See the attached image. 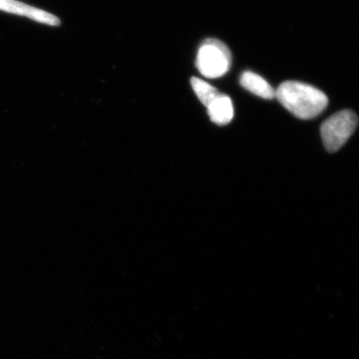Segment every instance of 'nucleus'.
Returning a JSON list of instances; mask_svg holds the SVG:
<instances>
[{
    "instance_id": "obj_7",
    "label": "nucleus",
    "mask_w": 359,
    "mask_h": 359,
    "mask_svg": "<svg viewBox=\"0 0 359 359\" xmlns=\"http://www.w3.org/2000/svg\"><path fill=\"white\" fill-rule=\"evenodd\" d=\"M191 84L194 91H195L196 95L201 102L204 104L205 107L209 105L210 103L221 94V92L218 89L215 88L211 84L204 81V80L200 79V78L193 77L191 79Z\"/></svg>"
},
{
    "instance_id": "obj_1",
    "label": "nucleus",
    "mask_w": 359,
    "mask_h": 359,
    "mask_svg": "<svg viewBox=\"0 0 359 359\" xmlns=\"http://www.w3.org/2000/svg\"><path fill=\"white\" fill-rule=\"evenodd\" d=\"M276 98L289 112L302 120L318 117L328 105L327 96L311 85L285 81L276 90Z\"/></svg>"
},
{
    "instance_id": "obj_6",
    "label": "nucleus",
    "mask_w": 359,
    "mask_h": 359,
    "mask_svg": "<svg viewBox=\"0 0 359 359\" xmlns=\"http://www.w3.org/2000/svg\"><path fill=\"white\" fill-rule=\"evenodd\" d=\"M241 85L255 95L271 100L276 98V90L263 77L252 71H245L241 76Z\"/></svg>"
},
{
    "instance_id": "obj_3",
    "label": "nucleus",
    "mask_w": 359,
    "mask_h": 359,
    "mask_svg": "<svg viewBox=\"0 0 359 359\" xmlns=\"http://www.w3.org/2000/svg\"><path fill=\"white\" fill-rule=\"evenodd\" d=\"M358 122V116L351 110L339 111L325 120L321 125L320 133L328 152H337L354 133Z\"/></svg>"
},
{
    "instance_id": "obj_2",
    "label": "nucleus",
    "mask_w": 359,
    "mask_h": 359,
    "mask_svg": "<svg viewBox=\"0 0 359 359\" xmlns=\"http://www.w3.org/2000/svg\"><path fill=\"white\" fill-rule=\"evenodd\" d=\"M196 65L205 78L216 79L224 76L231 69L230 49L221 40H205L198 51Z\"/></svg>"
},
{
    "instance_id": "obj_5",
    "label": "nucleus",
    "mask_w": 359,
    "mask_h": 359,
    "mask_svg": "<svg viewBox=\"0 0 359 359\" xmlns=\"http://www.w3.org/2000/svg\"><path fill=\"white\" fill-rule=\"evenodd\" d=\"M207 110L211 121L219 126H224L231 123L235 114L233 101L230 97L222 93L207 106Z\"/></svg>"
},
{
    "instance_id": "obj_4",
    "label": "nucleus",
    "mask_w": 359,
    "mask_h": 359,
    "mask_svg": "<svg viewBox=\"0 0 359 359\" xmlns=\"http://www.w3.org/2000/svg\"><path fill=\"white\" fill-rule=\"evenodd\" d=\"M0 11L4 13L26 16L30 20L51 26L60 25V20L53 14L18 1V0H0Z\"/></svg>"
}]
</instances>
